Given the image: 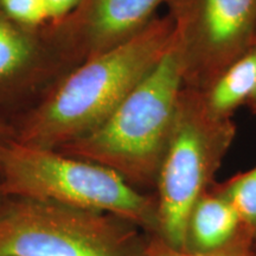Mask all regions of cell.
<instances>
[{"mask_svg": "<svg viewBox=\"0 0 256 256\" xmlns=\"http://www.w3.org/2000/svg\"><path fill=\"white\" fill-rule=\"evenodd\" d=\"M168 16L153 18L120 46L88 58L24 124L17 142L58 150L100 127L168 52Z\"/></svg>", "mask_w": 256, "mask_h": 256, "instance_id": "1", "label": "cell"}, {"mask_svg": "<svg viewBox=\"0 0 256 256\" xmlns=\"http://www.w3.org/2000/svg\"><path fill=\"white\" fill-rule=\"evenodd\" d=\"M0 194L110 214L158 232V202L104 165L10 140L0 148Z\"/></svg>", "mask_w": 256, "mask_h": 256, "instance_id": "2", "label": "cell"}, {"mask_svg": "<svg viewBox=\"0 0 256 256\" xmlns=\"http://www.w3.org/2000/svg\"><path fill=\"white\" fill-rule=\"evenodd\" d=\"M182 89L177 57L170 46L100 127L57 151L113 170L134 188L156 186Z\"/></svg>", "mask_w": 256, "mask_h": 256, "instance_id": "3", "label": "cell"}, {"mask_svg": "<svg viewBox=\"0 0 256 256\" xmlns=\"http://www.w3.org/2000/svg\"><path fill=\"white\" fill-rule=\"evenodd\" d=\"M236 134L232 116L216 114L206 94L182 89L171 136L156 178L158 236L185 252L190 214L214 177Z\"/></svg>", "mask_w": 256, "mask_h": 256, "instance_id": "4", "label": "cell"}, {"mask_svg": "<svg viewBox=\"0 0 256 256\" xmlns=\"http://www.w3.org/2000/svg\"><path fill=\"white\" fill-rule=\"evenodd\" d=\"M138 229L110 214L14 198L0 206V256H148Z\"/></svg>", "mask_w": 256, "mask_h": 256, "instance_id": "5", "label": "cell"}, {"mask_svg": "<svg viewBox=\"0 0 256 256\" xmlns=\"http://www.w3.org/2000/svg\"><path fill=\"white\" fill-rule=\"evenodd\" d=\"M183 87L206 92L256 40V0H165Z\"/></svg>", "mask_w": 256, "mask_h": 256, "instance_id": "6", "label": "cell"}, {"mask_svg": "<svg viewBox=\"0 0 256 256\" xmlns=\"http://www.w3.org/2000/svg\"><path fill=\"white\" fill-rule=\"evenodd\" d=\"M165 0H88L86 34L89 58L136 36Z\"/></svg>", "mask_w": 256, "mask_h": 256, "instance_id": "7", "label": "cell"}, {"mask_svg": "<svg viewBox=\"0 0 256 256\" xmlns=\"http://www.w3.org/2000/svg\"><path fill=\"white\" fill-rule=\"evenodd\" d=\"M242 223L232 204L214 186L202 194L192 209L186 228V252H210L238 235Z\"/></svg>", "mask_w": 256, "mask_h": 256, "instance_id": "8", "label": "cell"}, {"mask_svg": "<svg viewBox=\"0 0 256 256\" xmlns=\"http://www.w3.org/2000/svg\"><path fill=\"white\" fill-rule=\"evenodd\" d=\"M256 88V43L204 92L216 114L232 116V112L248 101Z\"/></svg>", "mask_w": 256, "mask_h": 256, "instance_id": "9", "label": "cell"}, {"mask_svg": "<svg viewBox=\"0 0 256 256\" xmlns=\"http://www.w3.org/2000/svg\"><path fill=\"white\" fill-rule=\"evenodd\" d=\"M238 211L242 226L256 240V168L238 174L220 184L214 183Z\"/></svg>", "mask_w": 256, "mask_h": 256, "instance_id": "10", "label": "cell"}, {"mask_svg": "<svg viewBox=\"0 0 256 256\" xmlns=\"http://www.w3.org/2000/svg\"><path fill=\"white\" fill-rule=\"evenodd\" d=\"M31 56L30 40L12 25L0 20V80L19 72Z\"/></svg>", "mask_w": 256, "mask_h": 256, "instance_id": "11", "label": "cell"}, {"mask_svg": "<svg viewBox=\"0 0 256 256\" xmlns=\"http://www.w3.org/2000/svg\"><path fill=\"white\" fill-rule=\"evenodd\" d=\"M148 256H256V240L247 229L241 226L238 235L224 247L210 252H186L170 247L162 238L150 235L147 240Z\"/></svg>", "mask_w": 256, "mask_h": 256, "instance_id": "12", "label": "cell"}, {"mask_svg": "<svg viewBox=\"0 0 256 256\" xmlns=\"http://www.w3.org/2000/svg\"><path fill=\"white\" fill-rule=\"evenodd\" d=\"M0 8L19 24L34 26L48 19L43 0H0Z\"/></svg>", "mask_w": 256, "mask_h": 256, "instance_id": "13", "label": "cell"}, {"mask_svg": "<svg viewBox=\"0 0 256 256\" xmlns=\"http://www.w3.org/2000/svg\"><path fill=\"white\" fill-rule=\"evenodd\" d=\"M81 0H43L48 19H57L68 14Z\"/></svg>", "mask_w": 256, "mask_h": 256, "instance_id": "14", "label": "cell"}, {"mask_svg": "<svg viewBox=\"0 0 256 256\" xmlns=\"http://www.w3.org/2000/svg\"><path fill=\"white\" fill-rule=\"evenodd\" d=\"M8 132L6 130H4V127H2V124H0V148H2L6 142L11 140V139H8Z\"/></svg>", "mask_w": 256, "mask_h": 256, "instance_id": "15", "label": "cell"}, {"mask_svg": "<svg viewBox=\"0 0 256 256\" xmlns=\"http://www.w3.org/2000/svg\"><path fill=\"white\" fill-rule=\"evenodd\" d=\"M246 104H248V107L250 108V110L252 113L256 114V88L252 94L250 95V98H248V101L246 102Z\"/></svg>", "mask_w": 256, "mask_h": 256, "instance_id": "16", "label": "cell"}, {"mask_svg": "<svg viewBox=\"0 0 256 256\" xmlns=\"http://www.w3.org/2000/svg\"><path fill=\"white\" fill-rule=\"evenodd\" d=\"M255 43H256V40H255Z\"/></svg>", "mask_w": 256, "mask_h": 256, "instance_id": "17", "label": "cell"}]
</instances>
